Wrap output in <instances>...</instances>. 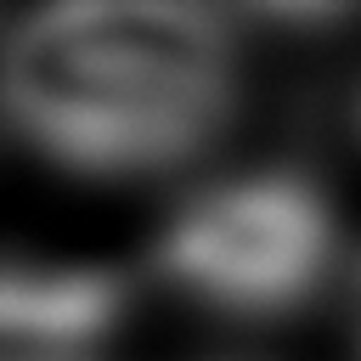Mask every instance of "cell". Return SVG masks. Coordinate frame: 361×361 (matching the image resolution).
<instances>
[{"mask_svg": "<svg viewBox=\"0 0 361 361\" xmlns=\"http://www.w3.org/2000/svg\"><path fill=\"white\" fill-rule=\"evenodd\" d=\"M237 102L220 11L79 0L11 28L6 118L56 169L90 180L169 175L209 152Z\"/></svg>", "mask_w": 361, "mask_h": 361, "instance_id": "cell-1", "label": "cell"}, {"mask_svg": "<svg viewBox=\"0 0 361 361\" xmlns=\"http://www.w3.org/2000/svg\"><path fill=\"white\" fill-rule=\"evenodd\" d=\"M333 259L338 214L299 169H248L197 186L147 248L158 282L243 322L305 310L333 276Z\"/></svg>", "mask_w": 361, "mask_h": 361, "instance_id": "cell-2", "label": "cell"}]
</instances>
